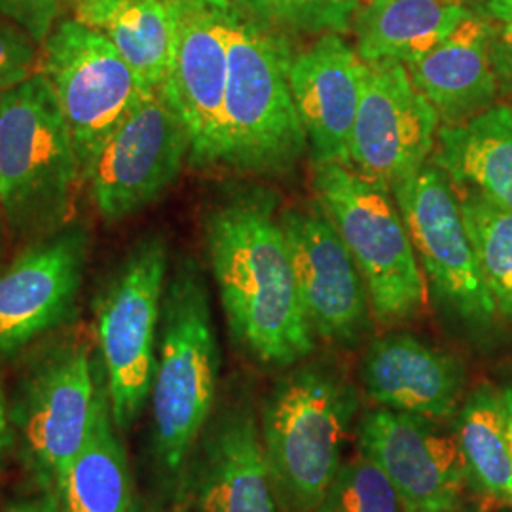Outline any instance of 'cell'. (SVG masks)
<instances>
[{"mask_svg":"<svg viewBox=\"0 0 512 512\" xmlns=\"http://www.w3.org/2000/svg\"><path fill=\"white\" fill-rule=\"evenodd\" d=\"M429 164L456 188L475 190L512 211V109L495 103L458 126H440Z\"/></svg>","mask_w":512,"mask_h":512,"instance_id":"22","label":"cell"},{"mask_svg":"<svg viewBox=\"0 0 512 512\" xmlns=\"http://www.w3.org/2000/svg\"><path fill=\"white\" fill-rule=\"evenodd\" d=\"M184 505L196 512H283L247 389H228L217 399L192 450Z\"/></svg>","mask_w":512,"mask_h":512,"instance_id":"12","label":"cell"},{"mask_svg":"<svg viewBox=\"0 0 512 512\" xmlns=\"http://www.w3.org/2000/svg\"><path fill=\"white\" fill-rule=\"evenodd\" d=\"M173 55L162 92L183 118L194 167H217L224 152V97L234 6L230 0H167Z\"/></svg>","mask_w":512,"mask_h":512,"instance_id":"11","label":"cell"},{"mask_svg":"<svg viewBox=\"0 0 512 512\" xmlns=\"http://www.w3.org/2000/svg\"><path fill=\"white\" fill-rule=\"evenodd\" d=\"M357 452L391 482L404 512L461 509L469 475L456 433L439 421L387 408H370L355 425Z\"/></svg>","mask_w":512,"mask_h":512,"instance_id":"17","label":"cell"},{"mask_svg":"<svg viewBox=\"0 0 512 512\" xmlns=\"http://www.w3.org/2000/svg\"><path fill=\"white\" fill-rule=\"evenodd\" d=\"M361 397L332 359L287 368L258 406L260 431L283 512H313L344 463Z\"/></svg>","mask_w":512,"mask_h":512,"instance_id":"3","label":"cell"},{"mask_svg":"<svg viewBox=\"0 0 512 512\" xmlns=\"http://www.w3.org/2000/svg\"><path fill=\"white\" fill-rule=\"evenodd\" d=\"M294 279L315 338L353 348L370 329L372 310L363 275L321 203L279 211Z\"/></svg>","mask_w":512,"mask_h":512,"instance_id":"14","label":"cell"},{"mask_svg":"<svg viewBox=\"0 0 512 512\" xmlns=\"http://www.w3.org/2000/svg\"><path fill=\"white\" fill-rule=\"evenodd\" d=\"M471 8L478 16L488 19L495 29L512 35V0H475Z\"/></svg>","mask_w":512,"mask_h":512,"instance_id":"31","label":"cell"},{"mask_svg":"<svg viewBox=\"0 0 512 512\" xmlns=\"http://www.w3.org/2000/svg\"><path fill=\"white\" fill-rule=\"evenodd\" d=\"M366 63L340 33H325L294 54L291 92L313 165H349Z\"/></svg>","mask_w":512,"mask_h":512,"instance_id":"18","label":"cell"},{"mask_svg":"<svg viewBox=\"0 0 512 512\" xmlns=\"http://www.w3.org/2000/svg\"><path fill=\"white\" fill-rule=\"evenodd\" d=\"M14 446V429L10 421V406H8V395L0 380V465L6 458V454Z\"/></svg>","mask_w":512,"mask_h":512,"instance_id":"32","label":"cell"},{"mask_svg":"<svg viewBox=\"0 0 512 512\" xmlns=\"http://www.w3.org/2000/svg\"><path fill=\"white\" fill-rule=\"evenodd\" d=\"M365 63L349 165L393 190L429 164L440 118L412 84L404 63Z\"/></svg>","mask_w":512,"mask_h":512,"instance_id":"15","label":"cell"},{"mask_svg":"<svg viewBox=\"0 0 512 512\" xmlns=\"http://www.w3.org/2000/svg\"><path fill=\"white\" fill-rule=\"evenodd\" d=\"M313 512H403V505L384 473L357 452L342 463Z\"/></svg>","mask_w":512,"mask_h":512,"instance_id":"27","label":"cell"},{"mask_svg":"<svg viewBox=\"0 0 512 512\" xmlns=\"http://www.w3.org/2000/svg\"><path fill=\"white\" fill-rule=\"evenodd\" d=\"M90 251V230L71 220L0 270V361L73 319Z\"/></svg>","mask_w":512,"mask_h":512,"instance_id":"16","label":"cell"},{"mask_svg":"<svg viewBox=\"0 0 512 512\" xmlns=\"http://www.w3.org/2000/svg\"><path fill=\"white\" fill-rule=\"evenodd\" d=\"M73 0H0V16L27 31L42 46Z\"/></svg>","mask_w":512,"mask_h":512,"instance_id":"29","label":"cell"},{"mask_svg":"<svg viewBox=\"0 0 512 512\" xmlns=\"http://www.w3.org/2000/svg\"><path fill=\"white\" fill-rule=\"evenodd\" d=\"M473 16L465 0H370L351 21L353 46L363 61L406 65Z\"/></svg>","mask_w":512,"mask_h":512,"instance_id":"21","label":"cell"},{"mask_svg":"<svg viewBox=\"0 0 512 512\" xmlns=\"http://www.w3.org/2000/svg\"><path fill=\"white\" fill-rule=\"evenodd\" d=\"M131 512H156L154 509H150L147 503H143V501H139V499H135L133 501V507H131Z\"/></svg>","mask_w":512,"mask_h":512,"instance_id":"37","label":"cell"},{"mask_svg":"<svg viewBox=\"0 0 512 512\" xmlns=\"http://www.w3.org/2000/svg\"><path fill=\"white\" fill-rule=\"evenodd\" d=\"M230 4L247 18L255 19L258 23L266 25L272 14L275 0H230Z\"/></svg>","mask_w":512,"mask_h":512,"instance_id":"33","label":"cell"},{"mask_svg":"<svg viewBox=\"0 0 512 512\" xmlns=\"http://www.w3.org/2000/svg\"><path fill=\"white\" fill-rule=\"evenodd\" d=\"M490 59L494 67L499 95H503L512 109V35L495 29L490 40Z\"/></svg>","mask_w":512,"mask_h":512,"instance_id":"30","label":"cell"},{"mask_svg":"<svg viewBox=\"0 0 512 512\" xmlns=\"http://www.w3.org/2000/svg\"><path fill=\"white\" fill-rule=\"evenodd\" d=\"M42 46L27 31L0 16V93L18 88L40 71Z\"/></svg>","mask_w":512,"mask_h":512,"instance_id":"28","label":"cell"},{"mask_svg":"<svg viewBox=\"0 0 512 512\" xmlns=\"http://www.w3.org/2000/svg\"><path fill=\"white\" fill-rule=\"evenodd\" d=\"M293 57L289 35L232 10L222 167L283 177L304 158L308 139L289 82Z\"/></svg>","mask_w":512,"mask_h":512,"instance_id":"4","label":"cell"},{"mask_svg":"<svg viewBox=\"0 0 512 512\" xmlns=\"http://www.w3.org/2000/svg\"><path fill=\"white\" fill-rule=\"evenodd\" d=\"M313 167L317 202L363 275L374 321L399 327L420 319L429 293L393 190L351 165Z\"/></svg>","mask_w":512,"mask_h":512,"instance_id":"7","label":"cell"},{"mask_svg":"<svg viewBox=\"0 0 512 512\" xmlns=\"http://www.w3.org/2000/svg\"><path fill=\"white\" fill-rule=\"evenodd\" d=\"M118 431L103 374L90 431L55 492L59 512H131L135 497Z\"/></svg>","mask_w":512,"mask_h":512,"instance_id":"23","label":"cell"},{"mask_svg":"<svg viewBox=\"0 0 512 512\" xmlns=\"http://www.w3.org/2000/svg\"><path fill=\"white\" fill-rule=\"evenodd\" d=\"M404 512V511H403ZM450 512H461V511H450Z\"/></svg>","mask_w":512,"mask_h":512,"instance_id":"40","label":"cell"},{"mask_svg":"<svg viewBox=\"0 0 512 512\" xmlns=\"http://www.w3.org/2000/svg\"><path fill=\"white\" fill-rule=\"evenodd\" d=\"M6 217H4V211L0 207V253H2V241H4V228H6Z\"/></svg>","mask_w":512,"mask_h":512,"instance_id":"38","label":"cell"},{"mask_svg":"<svg viewBox=\"0 0 512 512\" xmlns=\"http://www.w3.org/2000/svg\"><path fill=\"white\" fill-rule=\"evenodd\" d=\"M459 209L501 317L512 323V211L461 188Z\"/></svg>","mask_w":512,"mask_h":512,"instance_id":"26","label":"cell"},{"mask_svg":"<svg viewBox=\"0 0 512 512\" xmlns=\"http://www.w3.org/2000/svg\"><path fill=\"white\" fill-rule=\"evenodd\" d=\"M456 186L437 165L427 164L397 184L403 213L427 285L429 300L454 327L469 334L494 329L499 311L480 270L459 209Z\"/></svg>","mask_w":512,"mask_h":512,"instance_id":"10","label":"cell"},{"mask_svg":"<svg viewBox=\"0 0 512 512\" xmlns=\"http://www.w3.org/2000/svg\"><path fill=\"white\" fill-rule=\"evenodd\" d=\"M175 512H186V511H184V509H179V511H175Z\"/></svg>","mask_w":512,"mask_h":512,"instance_id":"39","label":"cell"},{"mask_svg":"<svg viewBox=\"0 0 512 512\" xmlns=\"http://www.w3.org/2000/svg\"><path fill=\"white\" fill-rule=\"evenodd\" d=\"M492 33L494 25L475 12L452 35L404 65L416 90L437 110L442 126L463 124L497 103Z\"/></svg>","mask_w":512,"mask_h":512,"instance_id":"20","label":"cell"},{"mask_svg":"<svg viewBox=\"0 0 512 512\" xmlns=\"http://www.w3.org/2000/svg\"><path fill=\"white\" fill-rule=\"evenodd\" d=\"M40 73L54 90L73 139L82 183L110 135L150 92L109 38L76 18H61L42 44Z\"/></svg>","mask_w":512,"mask_h":512,"instance_id":"9","label":"cell"},{"mask_svg":"<svg viewBox=\"0 0 512 512\" xmlns=\"http://www.w3.org/2000/svg\"><path fill=\"white\" fill-rule=\"evenodd\" d=\"M205 247L234 342L264 366L310 359L315 334L302 306L274 194L239 190L205 217Z\"/></svg>","mask_w":512,"mask_h":512,"instance_id":"1","label":"cell"},{"mask_svg":"<svg viewBox=\"0 0 512 512\" xmlns=\"http://www.w3.org/2000/svg\"><path fill=\"white\" fill-rule=\"evenodd\" d=\"M2 512H59L54 495L40 494L33 499L10 503Z\"/></svg>","mask_w":512,"mask_h":512,"instance_id":"34","label":"cell"},{"mask_svg":"<svg viewBox=\"0 0 512 512\" xmlns=\"http://www.w3.org/2000/svg\"><path fill=\"white\" fill-rule=\"evenodd\" d=\"M167 274V241L147 234L129 249L95 302L97 348L120 431L139 420L150 399Z\"/></svg>","mask_w":512,"mask_h":512,"instance_id":"8","label":"cell"},{"mask_svg":"<svg viewBox=\"0 0 512 512\" xmlns=\"http://www.w3.org/2000/svg\"><path fill=\"white\" fill-rule=\"evenodd\" d=\"M74 18L109 38L150 92L169 76L175 25L167 0H73Z\"/></svg>","mask_w":512,"mask_h":512,"instance_id":"24","label":"cell"},{"mask_svg":"<svg viewBox=\"0 0 512 512\" xmlns=\"http://www.w3.org/2000/svg\"><path fill=\"white\" fill-rule=\"evenodd\" d=\"M359 382L378 408L442 423L458 414L467 370L446 349L410 332H389L368 344L359 363Z\"/></svg>","mask_w":512,"mask_h":512,"instance_id":"19","label":"cell"},{"mask_svg":"<svg viewBox=\"0 0 512 512\" xmlns=\"http://www.w3.org/2000/svg\"><path fill=\"white\" fill-rule=\"evenodd\" d=\"M330 4L338 6L342 12H348L349 16H355L359 8H363L370 0H329Z\"/></svg>","mask_w":512,"mask_h":512,"instance_id":"35","label":"cell"},{"mask_svg":"<svg viewBox=\"0 0 512 512\" xmlns=\"http://www.w3.org/2000/svg\"><path fill=\"white\" fill-rule=\"evenodd\" d=\"M220 349L200 264L183 256L167 275L150 389L152 459L160 488L183 509L192 450L219 399Z\"/></svg>","mask_w":512,"mask_h":512,"instance_id":"2","label":"cell"},{"mask_svg":"<svg viewBox=\"0 0 512 512\" xmlns=\"http://www.w3.org/2000/svg\"><path fill=\"white\" fill-rule=\"evenodd\" d=\"M190 158L183 118L162 90L129 114L110 135L90 173L99 217L114 224L156 202Z\"/></svg>","mask_w":512,"mask_h":512,"instance_id":"13","label":"cell"},{"mask_svg":"<svg viewBox=\"0 0 512 512\" xmlns=\"http://www.w3.org/2000/svg\"><path fill=\"white\" fill-rule=\"evenodd\" d=\"M456 439L469 486L486 509H512V452L503 389L482 382L471 389L456 414Z\"/></svg>","mask_w":512,"mask_h":512,"instance_id":"25","label":"cell"},{"mask_svg":"<svg viewBox=\"0 0 512 512\" xmlns=\"http://www.w3.org/2000/svg\"><path fill=\"white\" fill-rule=\"evenodd\" d=\"M103 363L78 332L31 351L8 397L14 444L40 494L54 495L92 425Z\"/></svg>","mask_w":512,"mask_h":512,"instance_id":"6","label":"cell"},{"mask_svg":"<svg viewBox=\"0 0 512 512\" xmlns=\"http://www.w3.org/2000/svg\"><path fill=\"white\" fill-rule=\"evenodd\" d=\"M503 399H505V408H507V421H509V439H511L512 452V382L503 387Z\"/></svg>","mask_w":512,"mask_h":512,"instance_id":"36","label":"cell"},{"mask_svg":"<svg viewBox=\"0 0 512 512\" xmlns=\"http://www.w3.org/2000/svg\"><path fill=\"white\" fill-rule=\"evenodd\" d=\"M82 183L54 90L38 71L0 93V207L18 238H44L71 222Z\"/></svg>","mask_w":512,"mask_h":512,"instance_id":"5","label":"cell"}]
</instances>
